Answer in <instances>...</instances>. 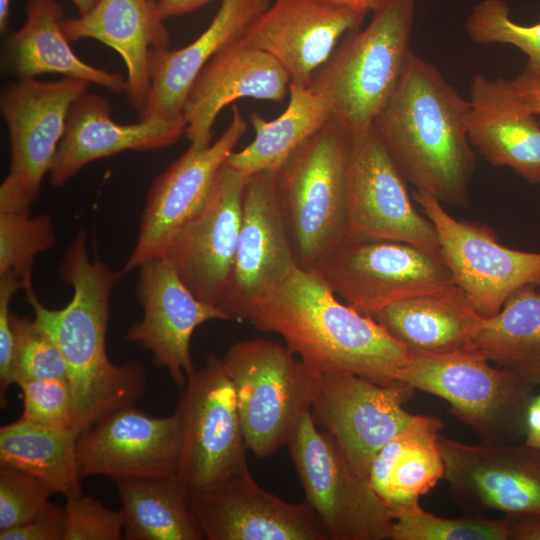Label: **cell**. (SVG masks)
I'll return each instance as SVG.
<instances>
[{"instance_id": "20", "label": "cell", "mask_w": 540, "mask_h": 540, "mask_svg": "<svg viewBox=\"0 0 540 540\" xmlns=\"http://www.w3.org/2000/svg\"><path fill=\"white\" fill-rule=\"evenodd\" d=\"M86 81L17 79L1 91L0 110L10 143L7 175L36 199L49 174L73 103L88 90Z\"/></svg>"}, {"instance_id": "9", "label": "cell", "mask_w": 540, "mask_h": 540, "mask_svg": "<svg viewBox=\"0 0 540 540\" xmlns=\"http://www.w3.org/2000/svg\"><path fill=\"white\" fill-rule=\"evenodd\" d=\"M317 270L336 295L368 316L456 285L441 251L396 241L347 242Z\"/></svg>"}, {"instance_id": "24", "label": "cell", "mask_w": 540, "mask_h": 540, "mask_svg": "<svg viewBox=\"0 0 540 540\" xmlns=\"http://www.w3.org/2000/svg\"><path fill=\"white\" fill-rule=\"evenodd\" d=\"M186 131L185 119H146L122 124L111 116L102 96L85 92L70 108L65 131L49 172L62 187L85 165L127 150L150 151L175 143Z\"/></svg>"}, {"instance_id": "6", "label": "cell", "mask_w": 540, "mask_h": 540, "mask_svg": "<svg viewBox=\"0 0 540 540\" xmlns=\"http://www.w3.org/2000/svg\"><path fill=\"white\" fill-rule=\"evenodd\" d=\"M488 362L468 350L410 353L396 381L444 399L480 443H519L525 438L527 412L537 386L511 369Z\"/></svg>"}, {"instance_id": "14", "label": "cell", "mask_w": 540, "mask_h": 540, "mask_svg": "<svg viewBox=\"0 0 540 540\" xmlns=\"http://www.w3.org/2000/svg\"><path fill=\"white\" fill-rule=\"evenodd\" d=\"M415 389L395 381L380 384L355 374L321 375L312 415L368 478L378 452L416 418L404 409Z\"/></svg>"}, {"instance_id": "43", "label": "cell", "mask_w": 540, "mask_h": 540, "mask_svg": "<svg viewBox=\"0 0 540 540\" xmlns=\"http://www.w3.org/2000/svg\"><path fill=\"white\" fill-rule=\"evenodd\" d=\"M64 528V507L49 502L33 521L0 531V540H63Z\"/></svg>"}, {"instance_id": "46", "label": "cell", "mask_w": 540, "mask_h": 540, "mask_svg": "<svg viewBox=\"0 0 540 540\" xmlns=\"http://www.w3.org/2000/svg\"><path fill=\"white\" fill-rule=\"evenodd\" d=\"M213 0H158L157 5L164 19L191 13Z\"/></svg>"}, {"instance_id": "32", "label": "cell", "mask_w": 540, "mask_h": 540, "mask_svg": "<svg viewBox=\"0 0 540 540\" xmlns=\"http://www.w3.org/2000/svg\"><path fill=\"white\" fill-rule=\"evenodd\" d=\"M466 350L511 369L540 385V289L528 285L515 291L501 310L482 317Z\"/></svg>"}, {"instance_id": "27", "label": "cell", "mask_w": 540, "mask_h": 540, "mask_svg": "<svg viewBox=\"0 0 540 540\" xmlns=\"http://www.w3.org/2000/svg\"><path fill=\"white\" fill-rule=\"evenodd\" d=\"M469 141L494 166L540 184V123L505 90L501 79L476 75L470 87Z\"/></svg>"}, {"instance_id": "12", "label": "cell", "mask_w": 540, "mask_h": 540, "mask_svg": "<svg viewBox=\"0 0 540 540\" xmlns=\"http://www.w3.org/2000/svg\"><path fill=\"white\" fill-rule=\"evenodd\" d=\"M364 241L441 251L433 223L416 210L407 181L373 126L354 137L350 166L347 242Z\"/></svg>"}, {"instance_id": "22", "label": "cell", "mask_w": 540, "mask_h": 540, "mask_svg": "<svg viewBox=\"0 0 540 540\" xmlns=\"http://www.w3.org/2000/svg\"><path fill=\"white\" fill-rule=\"evenodd\" d=\"M365 17L319 0H275L239 42L272 56L290 83L308 86L343 37L361 28Z\"/></svg>"}, {"instance_id": "28", "label": "cell", "mask_w": 540, "mask_h": 540, "mask_svg": "<svg viewBox=\"0 0 540 540\" xmlns=\"http://www.w3.org/2000/svg\"><path fill=\"white\" fill-rule=\"evenodd\" d=\"M63 19L56 0H29L25 23L7 37L3 46L1 63L5 72L17 79L60 74L125 93L126 76L94 67L75 54L64 34Z\"/></svg>"}, {"instance_id": "10", "label": "cell", "mask_w": 540, "mask_h": 540, "mask_svg": "<svg viewBox=\"0 0 540 540\" xmlns=\"http://www.w3.org/2000/svg\"><path fill=\"white\" fill-rule=\"evenodd\" d=\"M176 412L180 420L177 475L190 491L206 488L247 463L235 391L215 355L189 376Z\"/></svg>"}, {"instance_id": "26", "label": "cell", "mask_w": 540, "mask_h": 540, "mask_svg": "<svg viewBox=\"0 0 540 540\" xmlns=\"http://www.w3.org/2000/svg\"><path fill=\"white\" fill-rule=\"evenodd\" d=\"M154 0H98L87 13L64 18L67 39H95L114 49L126 69V94L140 114L150 90L149 56L152 49L168 47L169 33Z\"/></svg>"}, {"instance_id": "49", "label": "cell", "mask_w": 540, "mask_h": 540, "mask_svg": "<svg viewBox=\"0 0 540 540\" xmlns=\"http://www.w3.org/2000/svg\"><path fill=\"white\" fill-rule=\"evenodd\" d=\"M12 0H0V32L5 34L9 27L10 6Z\"/></svg>"}, {"instance_id": "41", "label": "cell", "mask_w": 540, "mask_h": 540, "mask_svg": "<svg viewBox=\"0 0 540 540\" xmlns=\"http://www.w3.org/2000/svg\"><path fill=\"white\" fill-rule=\"evenodd\" d=\"M63 540L123 539V517L99 499L82 493L66 498Z\"/></svg>"}, {"instance_id": "2", "label": "cell", "mask_w": 540, "mask_h": 540, "mask_svg": "<svg viewBox=\"0 0 540 540\" xmlns=\"http://www.w3.org/2000/svg\"><path fill=\"white\" fill-rule=\"evenodd\" d=\"M246 320L280 335L294 355L321 374H355L389 384L410 356L371 316L341 303L317 269L297 267L256 301Z\"/></svg>"}, {"instance_id": "18", "label": "cell", "mask_w": 540, "mask_h": 540, "mask_svg": "<svg viewBox=\"0 0 540 540\" xmlns=\"http://www.w3.org/2000/svg\"><path fill=\"white\" fill-rule=\"evenodd\" d=\"M249 176L225 162L204 207L174 235L163 254L185 286L211 305H219L232 270Z\"/></svg>"}, {"instance_id": "11", "label": "cell", "mask_w": 540, "mask_h": 540, "mask_svg": "<svg viewBox=\"0 0 540 540\" xmlns=\"http://www.w3.org/2000/svg\"><path fill=\"white\" fill-rule=\"evenodd\" d=\"M413 199L433 223L440 250L455 284L484 318L496 315L518 289L540 288V253L508 248L487 225L453 218L432 195Z\"/></svg>"}, {"instance_id": "50", "label": "cell", "mask_w": 540, "mask_h": 540, "mask_svg": "<svg viewBox=\"0 0 540 540\" xmlns=\"http://www.w3.org/2000/svg\"><path fill=\"white\" fill-rule=\"evenodd\" d=\"M77 8L79 15H83L90 11L98 2V0H71Z\"/></svg>"}, {"instance_id": "33", "label": "cell", "mask_w": 540, "mask_h": 540, "mask_svg": "<svg viewBox=\"0 0 540 540\" xmlns=\"http://www.w3.org/2000/svg\"><path fill=\"white\" fill-rule=\"evenodd\" d=\"M332 117L327 98L310 88L290 83L286 110L274 120L250 115L255 131L251 143L233 151L227 164L251 175L261 171L276 172L288 157L316 134Z\"/></svg>"}, {"instance_id": "48", "label": "cell", "mask_w": 540, "mask_h": 540, "mask_svg": "<svg viewBox=\"0 0 540 540\" xmlns=\"http://www.w3.org/2000/svg\"><path fill=\"white\" fill-rule=\"evenodd\" d=\"M334 6L347 8L365 15L374 13L388 0H319Z\"/></svg>"}, {"instance_id": "44", "label": "cell", "mask_w": 540, "mask_h": 540, "mask_svg": "<svg viewBox=\"0 0 540 540\" xmlns=\"http://www.w3.org/2000/svg\"><path fill=\"white\" fill-rule=\"evenodd\" d=\"M500 79L505 90L523 109L540 115V78L522 72L511 80Z\"/></svg>"}, {"instance_id": "17", "label": "cell", "mask_w": 540, "mask_h": 540, "mask_svg": "<svg viewBox=\"0 0 540 540\" xmlns=\"http://www.w3.org/2000/svg\"><path fill=\"white\" fill-rule=\"evenodd\" d=\"M190 496L206 540H330L306 501L292 504L265 491L247 463Z\"/></svg>"}, {"instance_id": "16", "label": "cell", "mask_w": 540, "mask_h": 540, "mask_svg": "<svg viewBox=\"0 0 540 540\" xmlns=\"http://www.w3.org/2000/svg\"><path fill=\"white\" fill-rule=\"evenodd\" d=\"M275 172L251 174L232 270L218 305L227 321L246 320L251 307L297 267L275 192Z\"/></svg>"}, {"instance_id": "8", "label": "cell", "mask_w": 540, "mask_h": 540, "mask_svg": "<svg viewBox=\"0 0 540 540\" xmlns=\"http://www.w3.org/2000/svg\"><path fill=\"white\" fill-rule=\"evenodd\" d=\"M316 425L312 411L307 413L288 443L305 501L330 540L389 539L388 507L335 439Z\"/></svg>"}, {"instance_id": "5", "label": "cell", "mask_w": 540, "mask_h": 540, "mask_svg": "<svg viewBox=\"0 0 540 540\" xmlns=\"http://www.w3.org/2000/svg\"><path fill=\"white\" fill-rule=\"evenodd\" d=\"M417 0H388L367 26L345 35L308 86L323 94L351 136L370 129L394 94L409 57Z\"/></svg>"}, {"instance_id": "31", "label": "cell", "mask_w": 540, "mask_h": 540, "mask_svg": "<svg viewBox=\"0 0 540 540\" xmlns=\"http://www.w3.org/2000/svg\"><path fill=\"white\" fill-rule=\"evenodd\" d=\"M126 540H203L190 490L177 474L114 480Z\"/></svg>"}, {"instance_id": "25", "label": "cell", "mask_w": 540, "mask_h": 540, "mask_svg": "<svg viewBox=\"0 0 540 540\" xmlns=\"http://www.w3.org/2000/svg\"><path fill=\"white\" fill-rule=\"evenodd\" d=\"M270 4V0H222L209 26L194 41L176 50L152 49L150 90L139 119H184L186 98L199 73L217 53L239 40Z\"/></svg>"}, {"instance_id": "4", "label": "cell", "mask_w": 540, "mask_h": 540, "mask_svg": "<svg viewBox=\"0 0 540 540\" xmlns=\"http://www.w3.org/2000/svg\"><path fill=\"white\" fill-rule=\"evenodd\" d=\"M353 142L330 119L275 172L276 197L301 269H318L347 242Z\"/></svg>"}, {"instance_id": "30", "label": "cell", "mask_w": 540, "mask_h": 540, "mask_svg": "<svg viewBox=\"0 0 540 540\" xmlns=\"http://www.w3.org/2000/svg\"><path fill=\"white\" fill-rule=\"evenodd\" d=\"M371 317L415 354L466 350L482 318L457 285L392 303Z\"/></svg>"}, {"instance_id": "15", "label": "cell", "mask_w": 540, "mask_h": 540, "mask_svg": "<svg viewBox=\"0 0 540 540\" xmlns=\"http://www.w3.org/2000/svg\"><path fill=\"white\" fill-rule=\"evenodd\" d=\"M247 123L234 105L229 125L205 147L191 145L156 177L146 199L139 232L123 272L163 256L174 235L206 204L216 176L245 134Z\"/></svg>"}, {"instance_id": "38", "label": "cell", "mask_w": 540, "mask_h": 540, "mask_svg": "<svg viewBox=\"0 0 540 540\" xmlns=\"http://www.w3.org/2000/svg\"><path fill=\"white\" fill-rule=\"evenodd\" d=\"M14 347L9 382L67 378L64 357L54 339L35 320L11 314Z\"/></svg>"}, {"instance_id": "23", "label": "cell", "mask_w": 540, "mask_h": 540, "mask_svg": "<svg viewBox=\"0 0 540 540\" xmlns=\"http://www.w3.org/2000/svg\"><path fill=\"white\" fill-rule=\"evenodd\" d=\"M290 78L269 54L237 40L217 53L202 69L187 95L183 116L190 144H211L218 114L241 98L282 102Z\"/></svg>"}, {"instance_id": "34", "label": "cell", "mask_w": 540, "mask_h": 540, "mask_svg": "<svg viewBox=\"0 0 540 540\" xmlns=\"http://www.w3.org/2000/svg\"><path fill=\"white\" fill-rule=\"evenodd\" d=\"M73 428L48 427L19 418L0 428V465L19 469L65 498L81 493Z\"/></svg>"}, {"instance_id": "42", "label": "cell", "mask_w": 540, "mask_h": 540, "mask_svg": "<svg viewBox=\"0 0 540 540\" xmlns=\"http://www.w3.org/2000/svg\"><path fill=\"white\" fill-rule=\"evenodd\" d=\"M19 289H24V285L13 275L0 276V400L2 407L6 406V395L10 386L9 374L14 347L10 303Z\"/></svg>"}, {"instance_id": "21", "label": "cell", "mask_w": 540, "mask_h": 540, "mask_svg": "<svg viewBox=\"0 0 540 540\" xmlns=\"http://www.w3.org/2000/svg\"><path fill=\"white\" fill-rule=\"evenodd\" d=\"M82 478L113 480L177 474L180 453L178 413L156 417L134 405L109 413L81 432L76 445Z\"/></svg>"}, {"instance_id": "19", "label": "cell", "mask_w": 540, "mask_h": 540, "mask_svg": "<svg viewBox=\"0 0 540 540\" xmlns=\"http://www.w3.org/2000/svg\"><path fill=\"white\" fill-rule=\"evenodd\" d=\"M138 269L136 288L143 317L130 326L126 340L149 350L154 364L183 388L196 369L190 354L193 332L207 321L227 317L218 306L199 300L167 257L148 260Z\"/></svg>"}, {"instance_id": "36", "label": "cell", "mask_w": 540, "mask_h": 540, "mask_svg": "<svg viewBox=\"0 0 540 540\" xmlns=\"http://www.w3.org/2000/svg\"><path fill=\"white\" fill-rule=\"evenodd\" d=\"M391 540H509L508 521L485 514L445 518L425 511L420 504L393 516Z\"/></svg>"}, {"instance_id": "29", "label": "cell", "mask_w": 540, "mask_h": 540, "mask_svg": "<svg viewBox=\"0 0 540 540\" xmlns=\"http://www.w3.org/2000/svg\"><path fill=\"white\" fill-rule=\"evenodd\" d=\"M443 422L435 416L416 415L414 421L391 439L375 456L368 480L393 516L419 503L444 477L439 447Z\"/></svg>"}, {"instance_id": "35", "label": "cell", "mask_w": 540, "mask_h": 540, "mask_svg": "<svg viewBox=\"0 0 540 540\" xmlns=\"http://www.w3.org/2000/svg\"><path fill=\"white\" fill-rule=\"evenodd\" d=\"M55 242L50 216H32L31 206L0 207V276L11 274L25 291L32 288V265Z\"/></svg>"}, {"instance_id": "45", "label": "cell", "mask_w": 540, "mask_h": 540, "mask_svg": "<svg viewBox=\"0 0 540 540\" xmlns=\"http://www.w3.org/2000/svg\"><path fill=\"white\" fill-rule=\"evenodd\" d=\"M509 540H540V516L505 515Z\"/></svg>"}, {"instance_id": "47", "label": "cell", "mask_w": 540, "mask_h": 540, "mask_svg": "<svg viewBox=\"0 0 540 540\" xmlns=\"http://www.w3.org/2000/svg\"><path fill=\"white\" fill-rule=\"evenodd\" d=\"M523 441L540 449V392L534 395L529 405Z\"/></svg>"}, {"instance_id": "40", "label": "cell", "mask_w": 540, "mask_h": 540, "mask_svg": "<svg viewBox=\"0 0 540 540\" xmlns=\"http://www.w3.org/2000/svg\"><path fill=\"white\" fill-rule=\"evenodd\" d=\"M18 386L23 397L22 420L74 429V400L68 378L36 379Z\"/></svg>"}, {"instance_id": "7", "label": "cell", "mask_w": 540, "mask_h": 540, "mask_svg": "<svg viewBox=\"0 0 540 540\" xmlns=\"http://www.w3.org/2000/svg\"><path fill=\"white\" fill-rule=\"evenodd\" d=\"M222 363L235 391L246 449L257 458L272 456L312 411L322 374L264 338L233 344Z\"/></svg>"}, {"instance_id": "1", "label": "cell", "mask_w": 540, "mask_h": 540, "mask_svg": "<svg viewBox=\"0 0 540 540\" xmlns=\"http://www.w3.org/2000/svg\"><path fill=\"white\" fill-rule=\"evenodd\" d=\"M59 276L73 288L72 299L61 309L44 306L32 288L25 292L34 319L54 339L66 362L73 427L80 434L109 413L140 400L147 377L137 362L115 365L108 358L109 301L120 273L90 259L85 231L80 230L67 247Z\"/></svg>"}, {"instance_id": "39", "label": "cell", "mask_w": 540, "mask_h": 540, "mask_svg": "<svg viewBox=\"0 0 540 540\" xmlns=\"http://www.w3.org/2000/svg\"><path fill=\"white\" fill-rule=\"evenodd\" d=\"M51 495L53 492L32 475L0 465V531L36 519Z\"/></svg>"}, {"instance_id": "13", "label": "cell", "mask_w": 540, "mask_h": 540, "mask_svg": "<svg viewBox=\"0 0 540 540\" xmlns=\"http://www.w3.org/2000/svg\"><path fill=\"white\" fill-rule=\"evenodd\" d=\"M443 479L466 514L498 511L540 516V449L514 444H466L440 435Z\"/></svg>"}, {"instance_id": "51", "label": "cell", "mask_w": 540, "mask_h": 540, "mask_svg": "<svg viewBox=\"0 0 540 540\" xmlns=\"http://www.w3.org/2000/svg\"><path fill=\"white\" fill-rule=\"evenodd\" d=\"M540 289V288H539Z\"/></svg>"}, {"instance_id": "37", "label": "cell", "mask_w": 540, "mask_h": 540, "mask_svg": "<svg viewBox=\"0 0 540 540\" xmlns=\"http://www.w3.org/2000/svg\"><path fill=\"white\" fill-rule=\"evenodd\" d=\"M465 29L474 43L516 47L527 58L523 73L540 78V22L519 24L511 18L504 0H482L473 7Z\"/></svg>"}, {"instance_id": "3", "label": "cell", "mask_w": 540, "mask_h": 540, "mask_svg": "<svg viewBox=\"0 0 540 540\" xmlns=\"http://www.w3.org/2000/svg\"><path fill=\"white\" fill-rule=\"evenodd\" d=\"M471 108L429 62L411 53L373 128L407 183L441 203L468 205L475 155L467 134Z\"/></svg>"}]
</instances>
